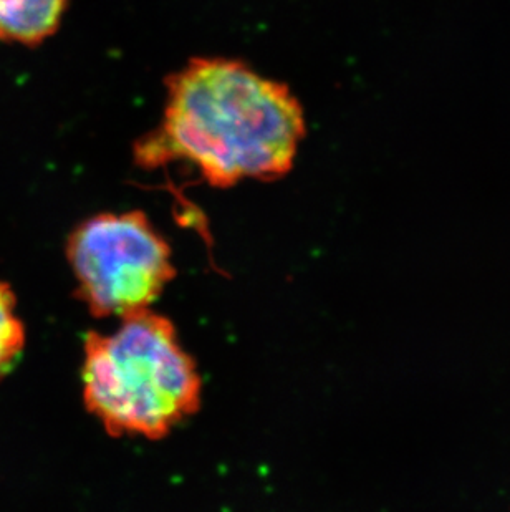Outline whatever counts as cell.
I'll use <instances>...</instances> for the list:
<instances>
[{
  "label": "cell",
  "instance_id": "277c9868",
  "mask_svg": "<svg viewBox=\"0 0 510 512\" xmlns=\"http://www.w3.org/2000/svg\"><path fill=\"white\" fill-rule=\"evenodd\" d=\"M70 0H0V39L39 45L57 32Z\"/></svg>",
  "mask_w": 510,
  "mask_h": 512
},
{
  "label": "cell",
  "instance_id": "3957f363",
  "mask_svg": "<svg viewBox=\"0 0 510 512\" xmlns=\"http://www.w3.org/2000/svg\"><path fill=\"white\" fill-rule=\"evenodd\" d=\"M78 297L95 317L148 310L173 281L171 247L143 211L100 213L68 237Z\"/></svg>",
  "mask_w": 510,
  "mask_h": 512
},
{
  "label": "cell",
  "instance_id": "6da1fadb",
  "mask_svg": "<svg viewBox=\"0 0 510 512\" xmlns=\"http://www.w3.org/2000/svg\"><path fill=\"white\" fill-rule=\"evenodd\" d=\"M305 133L304 108L287 85L241 60L199 57L169 75L163 123L135 155L151 170L188 161L206 183L231 188L284 178Z\"/></svg>",
  "mask_w": 510,
  "mask_h": 512
},
{
  "label": "cell",
  "instance_id": "5b68a950",
  "mask_svg": "<svg viewBox=\"0 0 510 512\" xmlns=\"http://www.w3.org/2000/svg\"><path fill=\"white\" fill-rule=\"evenodd\" d=\"M25 348V327L17 314V297L9 284L0 282V378L19 362Z\"/></svg>",
  "mask_w": 510,
  "mask_h": 512
},
{
  "label": "cell",
  "instance_id": "7a4b0ae2",
  "mask_svg": "<svg viewBox=\"0 0 510 512\" xmlns=\"http://www.w3.org/2000/svg\"><path fill=\"white\" fill-rule=\"evenodd\" d=\"M120 320L85 339L83 401L110 435L161 440L199 410L198 367L163 315L148 309Z\"/></svg>",
  "mask_w": 510,
  "mask_h": 512
}]
</instances>
